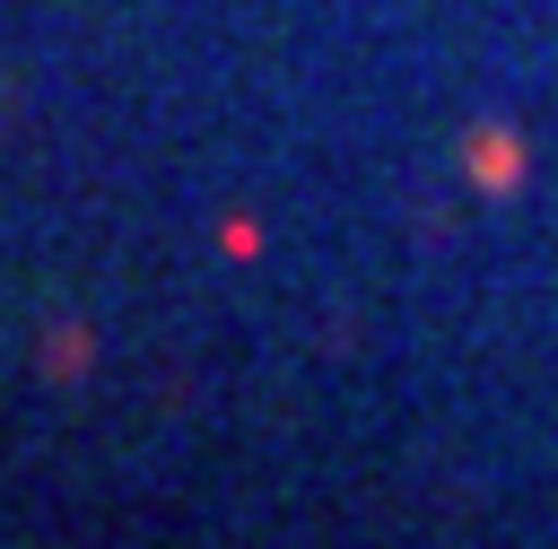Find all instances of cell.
I'll list each match as a JSON object with an SVG mask.
<instances>
[{
    "label": "cell",
    "mask_w": 558,
    "mask_h": 549,
    "mask_svg": "<svg viewBox=\"0 0 558 549\" xmlns=\"http://www.w3.org/2000/svg\"><path fill=\"white\" fill-rule=\"evenodd\" d=\"M462 157H471V183H480V192H514V174H523V139H514V131H497V122H488V131H471V139H462Z\"/></svg>",
    "instance_id": "cell-1"
}]
</instances>
